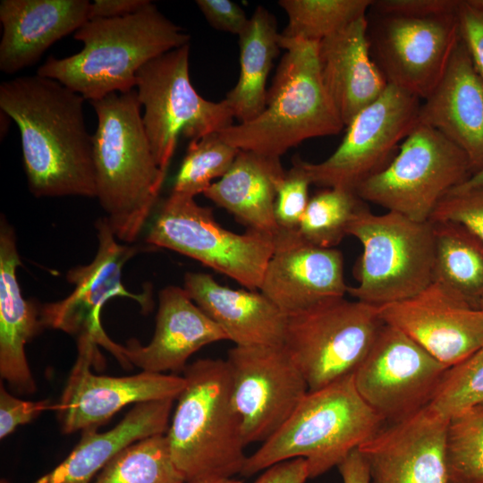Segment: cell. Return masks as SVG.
I'll return each instance as SVG.
<instances>
[{"mask_svg":"<svg viewBox=\"0 0 483 483\" xmlns=\"http://www.w3.org/2000/svg\"><path fill=\"white\" fill-rule=\"evenodd\" d=\"M377 18L372 29L369 27L375 62L388 84L424 100L442 78L461 38L457 13Z\"/></svg>","mask_w":483,"mask_h":483,"instance_id":"16","label":"cell"},{"mask_svg":"<svg viewBox=\"0 0 483 483\" xmlns=\"http://www.w3.org/2000/svg\"><path fill=\"white\" fill-rule=\"evenodd\" d=\"M184 483H242V481L239 479H235L233 478H230V479H222L192 480V481H185Z\"/></svg>","mask_w":483,"mask_h":483,"instance_id":"47","label":"cell"},{"mask_svg":"<svg viewBox=\"0 0 483 483\" xmlns=\"http://www.w3.org/2000/svg\"><path fill=\"white\" fill-rule=\"evenodd\" d=\"M362 252L353 267L358 284L347 292L356 301L382 306L409 299L433 282L434 237L430 221L401 214L382 215L361 207L347 231Z\"/></svg>","mask_w":483,"mask_h":483,"instance_id":"7","label":"cell"},{"mask_svg":"<svg viewBox=\"0 0 483 483\" xmlns=\"http://www.w3.org/2000/svg\"><path fill=\"white\" fill-rule=\"evenodd\" d=\"M430 222L434 237L433 281L479 309L483 300V242L458 223Z\"/></svg>","mask_w":483,"mask_h":483,"instance_id":"30","label":"cell"},{"mask_svg":"<svg viewBox=\"0 0 483 483\" xmlns=\"http://www.w3.org/2000/svg\"><path fill=\"white\" fill-rule=\"evenodd\" d=\"M196 4L211 27L239 36L249 19L243 9L230 0H197Z\"/></svg>","mask_w":483,"mask_h":483,"instance_id":"42","label":"cell"},{"mask_svg":"<svg viewBox=\"0 0 483 483\" xmlns=\"http://www.w3.org/2000/svg\"><path fill=\"white\" fill-rule=\"evenodd\" d=\"M418 122L458 146L468 157L472 173L483 167V79L462 38L439 82L421 101Z\"/></svg>","mask_w":483,"mask_h":483,"instance_id":"22","label":"cell"},{"mask_svg":"<svg viewBox=\"0 0 483 483\" xmlns=\"http://www.w3.org/2000/svg\"><path fill=\"white\" fill-rule=\"evenodd\" d=\"M50 400L25 401L16 398L0 386V438L12 434L19 426L37 419L43 411L55 409Z\"/></svg>","mask_w":483,"mask_h":483,"instance_id":"40","label":"cell"},{"mask_svg":"<svg viewBox=\"0 0 483 483\" xmlns=\"http://www.w3.org/2000/svg\"><path fill=\"white\" fill-rule=\"evenodd\" d=\"M0 483H10V482H8L6 479H2Z\"/></svg>","mask_w":483,"mask_h":483,"instance_id":"49","label":"cell"},{"mask_svg":"<svg viewBox=\"0 0 483 483\" xmlns=\"http://www.w3.org/2000/svg\"><path fill=\"white\" fill-rule=\"evenodd\" d=\"M182 372L185 385L165 435L175 466L185 481L241 474L246 445L226 360L199 359Z\"/></svg>","mask_w":483,"mask_h":483,"instance_id":"4","label":"cell"},{"mask_svg":"<svg viewBox=\"0 0 483 483\" xmlns=\"http://www.w3.org/2000/svg\"><path fill=\"white\" fill-rule=\"evenodd\" d=\"M364 205L353 191L326 188L309 198L298 232L309 243L335 248L348 235L353 216Z\"/></svg>","mask_w":483,"mask_h":483,"instance_id":"33","label":"cell"},{"mask_svg":"<svg viewBox=\"0 0 483 483\" xmlns=\"http://www.w3.org/2000/svg\"><path fill=\"white\" fill-rule=\"evenodd\" d=\"M148 3V0H96L90 3L89 20L129 15L141 9Z\"/></svg>","mask_w":483,"mask_h":483,"instance_id":"44","label":"cell"},{"mask_svg":"<svg viewBox=\"0 0 483 483\" xmlns=\"http://www.w3.org/2000/svg\"><path fill=\"white\" fill-rule=\"evenodd\" d=\"M318 57L323 82L345 127L388 86L371 55L366 16L319 41Z\"/></svg>","mask_w":483,"mask_h":483,"instance_id":"24","label":"cell"},{"mask_svg":"<svg viewBox=\"0 0 483 483\" xmlns=\"http://www.w3.org/2000/svg\"><path fill=\"white\" fill-rule=\"evenodd\" d=\"M457 17L461 38L483 79V6L479 0H460Z\"/></svg>","mask_w":483,"mask_h":483,"instance_id":"39","label":"cell"},{"mask_svg":"<svg viewBox=\"0 0 483 483\" xmlns=\"http://www.w3.org/2000/svg\"><path fill=\"white\" fill-rule=\"evenodd\" d=\"M225 360L243 442L264 443L290 418L309 386L284 345H235Z\"/></svg>","mask_w":483,"mask_h":483,"instance_id":"15","label":"cell"},{"mask_svg":"<svg viewBox=\"0 0 483 483\" xmlns=\"http://www.w3.org/2000/svg\"><path fill=\"white\" fill-rule=\"evenodd\" d=\"M420 105L419 97L388 84L346 125L342 142L330 157L316 164L304 161L311 183L355 191L393 159L418 124Z\"/></svg>","mask_w":483,"mask_h":483,"instance_id":"12","label":"cell"},{"mask_svg":"<svg viewBox=\"0 0 483 483\" xmlns=\"http://www.w3.org/2000/svg\"><path fill=\"white\" fill-rule=\"evenodd\" d=\"M84 101L59 81L38 74L1 83L0 108L19 128L24 171L35 197L96 198Z\"/></svg>","mask_w":483,"mask_h":483,"instance_id":"1","label":"cell"},{"mask_svg":"<svg viewBox=\"0 0 483 483\" xmlns=\"http://www.w3.org/2000/svg\"><path fill=\"white\" fill-rule=\"evenodd\" d=\"M447 369L402 331L384 322L353 380L366 403L392 423L427 407Z\"/></svg>","mask_w":483,"mask_h":483,"instance_id":"13","label":"cell"},{"mask_svg":"<svg viewBox=\"0 0 483 483\" xmlns=\"http://www.w3.org/2000/svg\"><path fill=\"white\" fill-rule=\"evenodd\" d=\"M173 399L134 404L110 430L97 428L82 430V436L69 455L35 483H89L92 478L118 453L132 444L169 428Z\"/></svg>","mask_w":483,"mask_h":483,"instance_id":"27","label":"cell"},{"mask_svg":"<svg viewBox=\"0 0 483 483\" xmlns=\"http://www.w3.org/2000/svg\"><path fill=\"white\" fill-rule=\"evenodd\" d=\"M460 0H373L377 15L424 18L457 13Z\"/></svg>","mask_w":483,"mask_h":483,"instance_id":"41","label":"cell"},{"mask_svg":"<svg viewBox=\"0 0 483 483\" xmlns=\"http://www.w3.org/2000/svg\"><path fill=\"white\" fill-rule=\"evenodd\" d=\"M386 424L358 393L353 374L309 391L286 422L251 455L241 475L250 477L294 458L306 459L309 479L337 467Z\"/></svg>","mask_w":483,"mask_h":483,"instance_id":"6","label":"cell"},{"mask_svg":"<svg viewBox=\"0 0 483 483\" xmlns=\"http://www.w3.org/2000/svg\"><path fill=\"white\" fill-rule=\"evenodd\" d=\"M73 37L82 49L65 58L49 56L37 74L59 81L89 102L135 89L142 66L191 38L150 1L129 15L89 19Z\"/></svg>","mask_w":483,"mask_h":483,"instance_id":"3","label":"cell"},{"mask_svg":"<svg viewBox=\"0 0 483 483\" xmlns=\"http://www.w3.org/2000/svg\"><path fill=\"white\" fill-rule=\"evenodd\" d=\"M383 324L378 307L336 299L288 316L283 345L315 391L353 374Z\"/></svg>","mask_w":483,"mask_h":483,"instance_id":"11","label":"cell"},{"mask_svg":"<svg viewBox=\"0 0 483 483\" xmlns=\"http://www.w3.org/2000/svg\"><path fill=\"white\" fill-rule=\"evenodd\" d=\"M483 403V346L462 362L449 368L427 406L450 420L457 414Z\"/></svg>","mask_w":483,"mask_h":483,"instance_id":"36","label":"cell"},{"mask_svg":"<svg viewBox=\"0 0 483 483\" xmlns=\"http://www.w3.org/2000/svg\"><path fill=\"white\" fill-rule=\"evenodd\" d=\"M239 151L218 132L191 140L171 192L192 198L204 193L229 170Z\"/></svg>","mask_w":483,"mask_h":483,"instance_id":"34","label":"cell"},{"mask_svg":"<svg viewBox=\"0 0 483 483\" xmlns=\"http://www.w3.org/2000/svg\"><path fill=\"white\" fill-rule=\"evenodd\" d=\"M21 265L13 227L0 224V375L20 394H33L36 384L29 367L25 345L44 325L41 306L23 298L17 279Z\"/></svg>","mask_w":483,"mask_h":483,"instance_id":"26","label":"cell"},{"mask_svg":"<svg viewBox=\"0 0 483 483\" xmlns=\"http://www.w3.org/2000/svg\"><path fill=\"white\" fill-rule=\"evenodd\" d=\"M343 483H369L367 462L357 448L337 466Z\"/></svg>","mask_w":483,"mask_h":483,"instance_id":"45","label":"cell"},{"mask_svg":"<svg viewBox=\"0 0 483 483\" xmlns=\"http://www.w3.org/2000/svg\"><path fill=\"white\" fill-rule=\"evenodd\" d=\"M89 5L87 0H2L0 70L13 74L34 64L89 20Z\"/></svg>","mask_w":483,"mask_h":483,"instance_id":"23","label":"cell"},{"mask_svg":"<svg viewBox=\"0 0 483 483\" xmlns=\"http://www.w3.org/2000/svg\"><path fill=\"white\" fill-rule=\"evenodd\" d=\"M383 321L402 331L447 369L483 346V311L432 282L418 294L378 306Z\"/></svg>","mask_w":483,"mask_h":483,"instance_id":"18","label":"cell"},{"mask_svg":"<svg viewBox=\"0 0 483 483\" xmlns=\"http://www.w3.org/2000/svg\"><path fill=\"white\" fill-rule=\"evenodd\" d=\"M471 173L469 158L458 146L418 123L387 165L355 192L363 201L428 222L438 202Z\"/></svg>","mask_w":483,"mask_h":483,"instance_id":"8","label":"cell"},{"mask_svg":"<svg viewBox=\"0 0 483 483\" xmlns=\"http://www.w3.org/2000/svg\"><path fill=\"white\" fill-rule=\"evenodd\" d=\"M481 5L483 6V0H479Z\"/></svg>","mask_w":483,"mask_h":483,"instance_id":"50","label":"cell"},{"mask_svg":"<svg viewBox=\"0 0 483 483\" xmlns=\"http://www.w3.org/2000/svg\"><path fill=\"white\" fill-rule=\"evenodd\" d=\"M284 174L279 157L240 150L225 175L203 194L248 229L275 235V205Z\"/></svg>","mask_w":483,"mask_h":483,"instance_id":"28","label":"cell"},{"mask_svg":"<svg viewBox=\"0 0 483 483\" xmlns=\"http://www.w3.org/2000/svg\"><path fill=\"white\" fill-rule=\"evenodd\" d=\"M184 289L236 346L283 345L287 317L260 292L232 289L192 272L184 276Z\"/></svg>","mask_w":483,"mask_h":483,"instance_id":"25","label":"cell"},{"mask_svg":"<svg viewBox=\"0 0 483 483\" xmlns=\"http://www.w3.org/2000/svg\"><path fill=\"white\" fill-rule=\"evenodd\" d=\"M228 340L226 335L191 299L184 288L169 285L158 295L153 338L147 345L130 339L122 353L142 371L181 372L188 359L203 346Z\"/></svg>","mask_w":483,"mask_h":483,"instance_id":"21","label":"cell"},{"mask_svg":"<svg viewBox=\"0 0 483 483\" xmlns=\"http://www.w3.org/2000/svg\"><path fill=\"white\" fill-rule=\"evenodd\" d=\"M285 50L266 106L254 119L233 124L218 132L239 150L281 157L301 142L338 134L345 127L323 82L318 42L279 39Z\"/></svg>","mask_w":483,"mask_h":483,"instance_id":"5","label":"cell"},{"mask_svg":"<svg viewBox=\"0 0 483 483\" xmlns=\"http://www.w3.org/2000/svg\"><path fill=\"white\" fill-rule=\"evenodd\" d=\"M429 220L458 223L483 242V186L448 192L438 202Z\"/></svg>","mask_w":483,"mask_h":483,"instance_id":"38","label":"cell"},{"mask_svg":"<svg viewBox=\"0 0 483 483\" xmlns=\"http://www.w3.org/2000/svg\"><path fill=\"white\" fill-rule=\"evenodd\" d=\"M373 0H280L288 17L281 36L319 42L365 17Z\"/></svg>","mask_w":483,"mask_h":483,"instance_id":"31","label":"cell"},{"mask_svg":"<svg viewBox=\"0 0 483 483\" xmlns=\"http://www.w3.org/2000/svg\"><path fill=\"white\" fill-rule=\"evenodd\" d=\"M275 235L225 229L212 209L194 198L171 192L150 222L146 242L190 257L235 280L247 290L260 288L274 250Z\"/></svg>","mask_w":483,"mask_h":483,"instance_id":"9","label":"cell"},{"mask_svg":"<svg viewBox=\"0 0 483 483\" xmlns=\"http://www.w3.org/2000/svg\"><path fill=\"white\" fill-rule=\"evenodd\" d=\"M479 309L483 311V300L480 301V303L479 305Z\"/></svg>","mask_w":483,"mask_h":483,"instance_id":"48","label":"cell"},{"mask_svg":"<svg viewBox=\"0 0 483 483\" xmlns=\"http://www.w3.org/2000/svg\"><path fill=\"white\" fill-rule=\"evenodd\" d=\"M165 434L140 440L114 457L95 483H184Z\"/></svg>","mask_w":483,"mask_h":483,"instance_id":"32","label":"cell"},{"mask_svg":"<svg viewBox=\"0 0 483 483\" xmlns=\"http://www.w3.org/2000/svg\"><path fill=\"white\" fill-rule=\"evenodd\" d=\"M448 424L428 407L386 423L358 448L367 462L369 483H449Z\"/></svg>","mask_w":483,"mask_h":483,"instance_id":"19","label":"cell"},{"mask_svg":"<svg viewBox=\"0 0 483 483\" xmlns=\"http://www.w3.org/2000/svg\"><path fill=\"white\" fill-rule=\"evenodd\" d=\"M96 340L77 337L78 355L59 403L57 418L64 434L98 428L126 405L164 399L176 400L183 377L142 371L127 377L95 375L91 367L104 366Z\"/></svg>","mask_w":483,"mask_h":483,"instance_id":"17","label":"cell"},{"mask_svg":"<svg viewBox=\"0 0 483 483\" xmlns=\"http://www.w3.org/2000/svg\"><path fill=\"white\" fill-rule=\"evenodd\" d=\"M483 186V167L472 173L463 182L450 191H462ZM449 191V192H450Z\"/></svg>","mask_w":483,"mask_h":483,"instance_id":"46","label":"cell"},{"mask_svg":"<svg viewBox=\"0 0 483 483\" xmlns=\"http://www.w3.org/2000/svg\"><path fill=\"white\" fill-rule=\"evenodd\" d=\"M95 227L98 247L94 259L67 272V281L74 285L72 292L64 300L41 306L40 318L44 327L59 329L77 337L91 335L128 369L131 365L123 357L122 345L113 342L101 326L100 311L107 301L118 296L137 301L142 310L150 308L148 290L132 293L122 282L123 266L140 251V246L119 243L106 216L98 218Z\"/></svg>","mask_w":483,"mask_h":483,"instance_id":"14","label":"cell"},{"mask_svg":"<svg viewBox=\"0 0 483 483\" xmlns=\"http://www.w3.org/2000/svg\"><path fill=\"white\" fill-rule=\"evenodd\" d=\"M308 479L309 472L306 459L294 458L266 469L254 483H305Z\"/></svg>","mask_w":483,"mask_h":483,"instance_id":"43","label":"cell"},{"mask_svg":"<svg viewBox=\"0 0 483 483\" xmlns=\"http://www.w3.org/2000/svg\"><path fill=\"white\" fill-rule=\"evenodd\" d=\"M190 44L147 63L137 73L138 99L154 157L166 174L180 136L192 140L233 125V114L223 99L202 97L189 73Z\"/></svg>","mask_w":483,"mask_h":483,"instance_id":"10","label":"cell"},{"mask_svg":"<svg viewBox=\"0 0 483 483\" xmlns=\"http://www.w3.org/2000/svg\"><path fill=\"white\" fill-rule=\"evenodd\" d=\"M310 184L312 183L304 167V160L296 156L292 167L285 171L277 191L275 216L279 230H298L309 200Z\"/></svg>","mask_w":483,"mask_h":483,"instance_id":"37","label":"cell"},{"mask_svg":"<svg viewBox=\"0 0 483 483\" xmlns=\"http://www.w3.org/2000/svg\"><path fill=\"white\" fill-rule=\"evenodd\" d=\"M89 103L97 117L96 198L115 237L131 243L154 211L166 174L154 157L136 89Z\"/></svg>","mask_w":483,"mask_h":483,"instance_id":"2","label":"cell"},{"mask_svg":"<svg viewBox=\"0 0 483 483\" xmlns=\"http://www.w3.org/2000/svg\"><path fill=\"white\" fill-rule=\"evenodd\" d=\"M446 460L449 483H483V403L450 419Z\"/></svg>","mask_w":483,"mask_h":483,"instance_id":"35","label":"cell"},{"mask_svg":"<svg viewBox=\"0 0 483 483\" xmlns=\"http://www.w3.org/2000/svg\"><path fill=\"white\" fill-rule=\"evenodd\" d=\"M343 254L305 241L298 230H279L258 291L286 317L343 298Z\"/></svg>","mask_w":483,"mask_h":483,"instance_id":"20","label":"cell"},{"mask_svg":"<svg viewBox=\"0 0 483 483\" xmlns=\"http://www.w3.org/2000/svg\"><path fill=\"white\" fill-rule=\"evenodd\" d=\"M240 73L225 101L239 123L249 122L265 108L267 82L275 58L281 48L276 21L263 6H258L238 36Z\"/></svg>","mask_w":483,"mask_h":483,"instance_id":"29","label":"cell"}]
</instances>
